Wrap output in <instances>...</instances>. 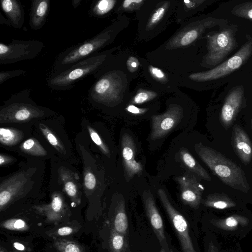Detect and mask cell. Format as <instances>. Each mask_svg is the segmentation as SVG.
I'll list each match as a JSON object with an SVG mask.
<instances>
[{
    "label": "cell",
    "instance_id": "obj_1",
    "mask_svg": "<svg viewBox=\"0 0 252 252\" xmlns=\"http://www.w3.org/2000/svg\"><path fill=\"white\" fill-rule=\"evenodd\" d=\"M94 76L95 81L88 91L92 102L112 107L130 95L133 78L126 70L121 53L113 54Z\"/></svg>",
    "mask_w": 252,
    "mask_h": 252
},
{
    "label": "cell",
    "instance_id": "obj_2",
    "mask_svg": "<svg viewBox=\"0 0 252 252\" xmlns=\"http://www.w3.org/2000/svg\"><path fill=\"white\" fill-rule=\"evenodd\" d=\"M129 23L125 15H118L99 33L82 43L66 48L57 57L52 73L62 72L76 63L92 56L113 42L118 34Z\"/></svg>",
    "mask_w": 252,
    "mask_h": 252
},
{
    "label": "cell",
    "instance_id": "obj_3",
    "mask_svg": "<svg viewBox=\"0 0 252 252\" xmlns=\"http://www.w3.org/2000/svg\"><path fill=\"white\" fill-rule=\"evenodd\" d=\"M178 2L177 0H145L136 12L138 39L149 41L163 32L175 16Z\"/></svg>",
    "mask_w": 252,
    "mask_h": 252
},
{
    "label": "cell",
    "instance_id": "obj_4",
    "mask_svg": "<svg viewBox=\"0 0 252 252\" xmlns=\"http://www.w3.org/2000/svg\"><path fill=\"white\" fill-rule=\"evenodd\" d=\"M194 149L201 160L224 184L236 189L248 191L250 186L241 167L201 142L195 144Z\"/></svg>",
    "mask_w": 252,
    "mask_h": 252
},
{
    "label": "cell",
    "instance_id": "obj_5",
    "mask_svg": "<svg viewBox=\"0 0 252 252\" xmlns=\"http://www.w3.org/2000/svg\"><path fill=\"white\" fill-rule=\"evenodd\" d=\"M117 49L113 47L101 51L76 63L62 72L51 73L47 79V85L56 91L70 89L77 82L95 74Z\"/></svg>",
    "mask_w": 252,
    "mask_h": 252
},
{
    "label": "cell",
    "instance_id": "obj_6",
    "mask_svg": "<svg viewBox=\"0 0 252 252\" xmlns=\"http://www.w3.org/2000/svg\"><path fill=\"white\" fill-rule=\"evenodd\" d=\"M31 89L13 94L0 109V123L26 122L44 116L49 109L37 105L30 97Z\"/></svg>",
    "mask_w": 252,
    "mask_h": 252
},
{
    "label": "cell",
    "instance_id": "obj_7",
    "mask_svg": "<svg viewBox=\"0 0 252 252\" xmlns=\"http://www.w3.org/2000/svg\"><path fill=\"white\" fill-rule=\"evenodd\" d=\"M252 53V41L247 42L233 56L209 70L179 75V86L192 88L196 84L221 78L236 70L247 61Z\"/></svg>",
    "mask_w": 252,
    "mask_h": 252
},
{
    "label": "cell",
    "instance_id": "obj_8",
    "mask_svg": "<svg viewBox=\"0 0 252 252\" xmlns=\"http://www.w3.org/2000/svg\"><path fill=\"white\" fill-rule=\"evenodd\" d=\"M39 40L12 39L8 44L0 43V64H6L37 57L45 48Z\"/></svg>",
    "mask_w": 252,
    "mask_h": 252
},
{
    "label": "cell",
    "instance_id": "obj_9",
    "mask_svg": "<svg viewBox=\"0 0 252 252\" xmlns=\"http://www.w3.org/2000/svg\"><path fill=\"white\" fill-rule=\"evenodd\" d=\"M235 44L231 29H225L220 32L208 34L207 52L202 58V65L214 66L219 64L234 49Z\"/></svg>",
    "mask_w": 252,
    "mask_h": 252
},
{
    "label": "cell",
    "instance_id": "obj_10",
    "mask_svg": "<svg viewBox=\"0 0 252 252\" xmlns=\"http://www.w3.org/2000/svg\"><path fill=\"white\" fill-rule=\"evenodd\" d=\"M158 194L179 240L182 252H197L189 224L185 217L172 205L164 189H158Z\"/></svg>",
    "mask_w": 252,
    "mask_h": 252
},
{
    "label": "cell",
    "instance_id": "obj_11",
    "mask_svg": "<svg viewBox=\"0 0 252 252\" xmlns=\"http://www.w3.org/2000/svg\"><path fill=\"white\" fill-rule=\"evenodd\" d=\"M139 61L144 76L152 90L160 93H175L179 90V75L154 65L147 59L140 58Z\"/></svg>",
    "mask_w": 252,
    "mask_h": 252
},
{
    "label": "cell",
    "instance_id": "obj_12",
    "mask_svg": "<svg viewBox=\"0 0 252 252\" xmlns=\"http://www.w3.org/2000/svg\"><path fill=\"white\" fill-rule=\"evenodd\" d=\"M184 108L180 104L171 103L163 113L151 117L152 127L150 139H160L171 132L181 121Z\"/></svg>",
    "mask_w": 252,
    "mask_h": 252
},
{
    "label": "cell",
    "instance_id": "obj_13",
    "mask_svg": "<svg viewBox=\"0 0 252 252\" xmlns=\"http://www.w3.org/2000/svg\"><path fill=\"white\" fill-rule=\"evenodd\" d=\"M32 170L23 171L15 173L3 180L0 185V209L7 204L27 190L31 181Z\"/></svg>",
    "mask_w": 252,
    "mask_h": 252
},
{
    "label": "cell",
    "instance_id": "obj_14",
    "mask_svg": "<svg viewBox=\"0 0 252 252\" xmlns=\"http://www.w3.org/2000/svg\"><path fill=\"white\" fill-rule=\"evenodd\" d=\"M142 197L147 216L159 244L167 252H169L170 247L165 236L163 220L156 206L154 197L149 191L143 192Z\"/></svg>",
    "mask_w": 252,
    "mask_h": 252
},
{
    "label": "cell",
    "instance_id": "obj_15",
    "mask_svg": "<svg viewBox=\"0 0 252 252\" xmlns=\"http://www.w3.org/2000/svg\"><path fill=\"white\" fill-rule=\"evenodd\" d=\"M176 180L179 185L183 202L192 208L198 207L204 188L198 182L196 177L189 173L185 176L177 177Z\"/></svg>",
    "mask_w": 252,
    "mask_h": 252
},
{
    "label": "cell",
    "instance_id": "obj_16",
    "mask_svg": "<svg viewBox=\"0 0 252 252\" xmlns=\"http://www.w3.org/2000/svg\"><path fill=\"white\" fill-rule=\"evenodd\" d=\"M123 165L126 181L131 180L142 171L141 164L135 159L136 145L132 137L127 133L123 135L121 140Z\"/></svg>",
    "mask_w": 252,
    "mask_h": 252
},
{
    "label": "cell",
    "instance_id": "obj_17",
    "mask_svg": "<svg viewBox=\"0 0 252 252\" xmlns=\"http://www.w3.org/2000/svg\"><path fill=\"white\" fill-rule=\"evenodd\" d=\"M243 91L240 87L231 91L227 95L222 106L220 120L224 127H229L236 118L243 99Z\"/></svg>",
    "mask_w": 252,
    "mask_h": 252
},
{
    "label": "cell",
    "instance_id": "obj_18",
    "mask_svg": "<svg viewBox=\"0 0 252 252\" xmlns=\"http://www.w3.org/2000/svg\"><path fill=\"white\" fill-rule=\"evenodd\" d=\"M233 146L236 154L245 164L252 158V144L245 131L239 126H234L232 135Z\"/></svg>",
    "mask_w": 252,
    "mask_h": 252
},
{
    "label": "cell",
    "instance_id": "obj_19",
    "mask_svg": "<svg viewBox=\"0 0 252 252\" xmlns=\"http://www.w3.org/2000/svg\"><path fill=\"white\" fill-rule=\"evenodd\" d=\"M206 0H178L175 13V20L180 25L209 4Z\"/></svg>",
    "mask_w": 252,
    "mask_h": 252
},
{
    "label": "cell",
    "instance_id": "obj_20",
    "mask_svg": "<svg viewBox=\"0 0 252 252\" xmlns=\"http://www.w3.org/2000/svg\"><path fill=\"white\" fill-rule=\"evenodd\" d=\"M0 5L10 26L21 29L25 21V12L21 3L18 0H0Z\"/></svg>",
    "mask_w": 252,
    "mask_h": 252
},
{
    "label": "cell",
    "instance_id": "obj_21",
    "mask_svg": "<svg viewBox=\"0 0 252 252\" xmlns=\"http://www.w3.org/2000/svg\"><path fill=\"white\" fill-rule=\"evenodd\" d=\"M49 0H33L30 12L29 25L33 30L41 29L46 21L49 11Z\"/></svg>",
    "mask_w": 252,
    "mask_h": 252
},
{
    "label": "cell",
    "instance_id": "obj_22",
    "mask_svg": "<svg viewBox=\"0 0 252 252\" xmlns=\"http://www.w3.org/2000/svg\"><path fill=\"white\" fill-rule=\"evenodd\" d=\"M59 173L60 180L66 194L72 200L80 203V188L75 181V179H79L78 175L64 167L60 168Z\"/></svg>",
    "mask_w": 252,
    "mask_h": 252
},
{
    "label": "cell",
    "instance_id": "obj_23",
    "mask_svg": "<svg viewBox=\"0 0 252 252\" xmlns=\"http://www.w3.org/2000/svg\"><path fill=\"white\" fill-rule=\"evenodd\" d=\"M35 208L43 212L51 220H59L63 217L66 209L65 203L61 194L55 193L52 202L47 205L36 206Z\"/></svg>",
    "mask_w": 252,
    "mask_h": 252
},
{
    "label": "cell",
    "instance_id": "obj_24",
    "mask_svg": "<svg viewBox=\"0 0 252 252\" xmlns=\"http://www.w3.org/2000/svg\"><path fill=\"white\" fill-rule=\"evenodd\" d=\"M112 221V229L119 233L127 236L128 230V221L124 199H121L118 202Z\"/></svg>",
    "mask_w": 252,
    "mask_h": 252
},
{
    "label": "cell",
    "instance_id": "obj_25",
    "mask_svg": "<svg viewBox=\"0 0 252 252\" xmlns=\"http://www.w3.org/2000/svg\"><path fill=\"white\" fill-rule=\"evenodd\" d=\"M180 154L181 160L189 170L195 173L203 180L207 181H211V178L207 172L188 151L185 149H182Z\"/></svg>",
    "mask_w": 252,
    "mask_h": 252
},
{
    "label": "cell",
    "instance_id": "obj_26",
    "mask_svg": "<svg viewBox=\"0 0 252 252\" xmlns=\"http://www.w3.org/2000/svg\"><path fill=\"white\" fill-rule=\"evenodd\" d=\"M120 0H99L93 3L89 12L91 16L104 18L114 12Z\"/></svg>",
    "mask_w": 252,
    "mask_h": 252
},
{
    "label": "cell",
    "instance_id": "obj_27",
    "mask_svg": "<svg viewBox=\"0 0 252 252\" xmlns=\"http://www.w3.org/2000/svg\"><path fill=\"white\" fill-rule=\"evenodd\" d=\"M160 94L153 90L138 87L133 92H131L129 103L141 105L155 99Z\"/></svg>",
    "mask_w": 252,
    "mask_h": 252
},
{
    "label": "cell",
    "instance_id": "obj_28",
    "mask_svg": "<svg viewBox=\"0 0 252 252\" xmlns=\"http://www.w3.org/2000/svg\"><path fill=\"white\" fill-rule=\"evenodd\" d=\"M110 252H128L129 244L127 236L111 229L109 236Z\"/></svg>",
    "mask_w": 252,
    "mask_h": 252
},
{
    "label": "cell",
    "instance_id": "obj_29",
    "mask_svg": "<svg viewBox=\"0 0 252 252\" xmlns=\"http://www.w3.org/2000/svg\"><path fill=\"white\" fill-rule=\"evenodd\" d=\"M23 137L22 131L11 128L0 129V143L6 146H12L17 144Z\"/></svg>",
    "mask_w": 252,
    "mask_h": 252
},
{
    "label": "cell",
    "instance_id": "obj_30",
    "mask_svg": "<svg viewBox=\"0 0 252 252\" xmlns=\"http://www.w3.org/2000/svg\"><path fill=\"white\" fill-rule=\"evenodd\" d=\"M145 0H120L115 9L114 13L118 15L124 13L136 12L142 6Z\"/></svg>",
    "mask_w": 252,
    "mask_h": 252
},
{
    "label": "cell",
    "instance_id": "obj_31",
    "mask_svg": "<svg viewBox=\"0 0 252 252\" xmlns=\"http://www.w3.org/2000/svg\"><path fill=\"white\" fill-rule=\"evenodd\" d=\"M21 150L30 155L36 156H43L47 155L44 148L38 141L31 138L26 140L21 146Z\"/></svg>",
    "mask_w": 252,
    "mask_h": 252
},
{
    "label": "cell",
    "instance_id": "obj_32",
    "mask_svg": "<svg viewBox=\"0 0 252 252\" xmlns=\"http://www.w3.org/2000/svg\"><path fill=\"white\" fill-rule=\"evenodd\" d=\"M39 126L41 132L50 144L61 154H65L64 146L53 132L44 124L40 123Z\"/></svg>",
    "mask_w": 252,
    "mask_h": 252
},
{
    "label": "cell",
    "instance_id": "obj_33",
    "mask_svg": "<svg viewBox=\"0 0 252 252\" xmlns=\"http://www.w3.org/2000/svg\"><path fill=\"white\" fill-rule=\"evenodd\" d=\"M125 54H124V61L126 70L129 75L134 79L140 68H141L139 59L132 55H126V60H125Z\"/></svg>",
    "mask_w": 252,
    "mask_h": 252
},
{
    "label": "cell",
    "instance_id": "obj_34",
    "mask_svg": "<svg viewBox=\"0 0 252 252\" xmlns=\"http://www.w3.org/2000/svg\"><path fill=\"white\" fill-rule=\"evenodd\" d=\"M55 244L59 252H84L79 245L71 241L58 240Z\"/></svg>",
    "mask_w": 252,
    "mask_h": 252
},
{
    "label": "cell",
    "instance_id": "obj_35",
    "mask_svg": "<svg viewBox=\"0 0 252 252\" xmlns=\"http://www.w3.org/2000/svg\"><path fill=\"white\" fill-rule=\"evenodd\" d=\"M233 13L239 17L252 20V1L241 3L235 6Z\"/></svg>",
    "mask_w": 252,
    "mask_h": 252
},
{
    "label": "cell",
    "instance_id": "obj_36",
    "mask_svg": "<svg viewBox=\"0 0 252 252\" xmlns=\"http://www.w3.org/2000/svg\"><path fill=\"white\" fill-rule=\"evenodd\" d=\"M88 129L90 137L94 142L99 147L103 154L108 156L110 154L109 149L103 142L97 132L90 126H88Z\"/></svg>",
    "mask_w": 252,
    "mask_h": 252
},
{
    "label": "cell",
    "instance_id": "obj_37",
    "mask_svg": "<svg viewBox=\"0 0 252 252\" xmlns=\"http://www.w3.org/2000/svg\"><path fill=\"white\" fill-rule=\"evenodd\" d=\"M27 73L26 70L16 69L9 71H1L0 72V85L6 80L16 77L24 75Z\"/></svg>",
    "mask_w": 252,
    "mask_h": 252
},
{
    "label": "cell",
    "instance_id": "obj_38",
    "mask_svg": "<svg viewBox=\"0 0 252 252\" xmlns=\"http://www.w3.org/2000/svg\"><path fill=\"white\" fill-rule=\"evenodd\" d=\"M84 185L89 190H93L96 185V179L93 173L86 171L84 174Z\"/></svg>",
    "mask_w": 252,
    "mask_h": 252
},
{
    "label": "cell",
    "instance_id": "obj_39",
    "mask_svg": "<svg viewBox=\"0 0 252 252\" xmlns=\"http://www.w3.org/2000/svg\"><path fill=\"white\" fill-rule=\"evenodd\" d=\"M125 110L127 113L135 115H141L147 113L149 108L148 107H138L135 105L129 103L125 108Z\"/></svg>",
    "mask_w": 252,
    "mask_h": 252
},
{
    "label": "cell",
    "instance_id": "obj_40",
    "mask_svg": "<svg viewBox=\"0 0 252 252\" xmlns=\"http://www.w3.org/2000/svg\"><path fill=\"white\" fill-rule=\"evenodd\" d=\"M4 226L7 229H21L25 227V222L21 219L12 220L4 223Z\"/></svg>",
    "mask_w": 252,
    "mask_h": 252
},
{
    "label": "cell",
    "instance_id": "obj_41",
    "mask_svg": "<svg viewBox=\"0 0 252 252\" xmlns=\"http://www.w3.org/2000/svg\"><path fill=\"white\" fill-rule=\"evenodd\" d=\"M13 160V158L8 156L1 154L0 155V164L1 166L8 164Z\"/></svg>",
    "mask_w": 252,
    "mask_h": 252
},
{
    "label": "cell",
    "instance_id": "obj_42",
    "mask_svg": "<svg viewBox=\"0 0 252 252\" xmlns=\"http://www.w3.org/2000/svg\"><path fill=\"white\" fill-rule=\"evenodd\" d=\"M73 232L71 227L65 226L59 228L57 231V233L60 236H65L71 234Z\"/></svg>",
    "mask_w": 252,
    "mask_h": 252
},
{
    "label": "cell",
    "instance_id": "obj_43",
    "mask_svg": "<svg viewBox=\"0 0 252 252\" xmlns=\"http://www.w3.org/2000/svg\"><path fill=\"white\" fill-rule=\"evenodd\" d=\"M225 223L227 226L232 227L237 225V221L233 217H231L226 219Z\"/></svg>",
    "mask_w": 252,
    "mask_h": 252
},
{
    "label": "cell",
    "instance_id": "obj_44",
    "mask_svg": "<svg viewBox=\"0 0 252 252\" xmlns=\"http://www.w3.org/2000/svg\"><path fill=\"white\" fill-rule=\"evenodd\" d=\"M0 24L10 26V23L8 19H5L1 13H0Z\"/></svg>",
    "mask_w": 252,
    "mask_h": 252
},
{
    "label": "cell",
    "instance_id": "obj_45",
    "mask_svg": "<svg viewBox=\"0 0 252 252\" xmlns=\"http://www.w3.org/2000/svg\"><path fill=\"white\" fill-rule=\"evenodd\" d=\"M13 246L15 249L19 251H23L25 249L24 246L18 242L14 243Z\"/></svg>",
    "mask_w": 252,
    "mask_h": 252
},
{
    "label": "cell",
    "instance_id": "obj_46",
    "mask_svg": "<svg viewBox=\"0 0 252 252\" xmlns=\"http://www.w3.org/2000/svg\"><path fill=\"white\" fill-rule=\"evenodd\" d=\"M82 0H73L72 4L74 8H76L80 4Z\"/></svg>",
    "mask_w": 252,
    "mask_h": 252
},
{
    "label": "cell",
    "instance_id": "obj_47",
    "mask_svg": "<svg viewBox=\"0 0 252 252\" xmlns=\"http://www.w3.org/2000/svg\"><path fill=\"white\" fill-rule=\"evenodd\" d=\"M159 252H167L163 248H161Z\"/></svg>",
    "mask_w": 252,
    "mask_h": 252
},
{
    "label": "cell",
    "instance_id": "obj_48",
    "mask_svg": "<svg viewBox=\"0 0 252 252\" xmlns=\"http://www.w3.org/2000/svg\"><path fill=\"white\" fill-rule=\"evenodd\" d=\"M169 252H174L173 250L171 249V248H170Z\"/></svg>",
    "mask_w": 252,
    "mask_h": 252
},
{
    "label": "cell",
    "instance_id": "obj_49",
    "mask_svg": "<svg viewBox=\"0 0 252 252\" xmlns=\"http://www.w3.org/2000/svg\"></svg>",
    "mask_w": 252,
    "mask_h": 252
},
{
    "label": "cell",
    "instance_id": "obj_50",
    "mask_svg": "<svg viewBox=\"0 0 252 252\" xmlns=\"http://www.w3.org/2000/svg\"><path fill=\"white\" fill-rule=\"evenodd\" d=\"M0 252H2V251H0Z\"/></svg>",
    "mask_w": 252,
    "mask_h": 252
}]
</instances>
